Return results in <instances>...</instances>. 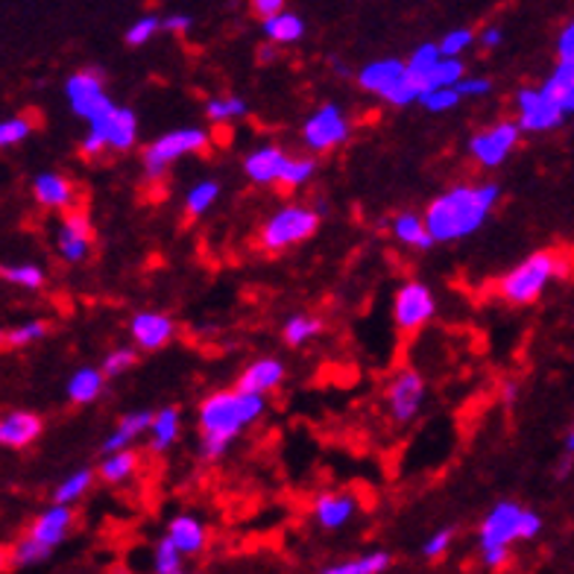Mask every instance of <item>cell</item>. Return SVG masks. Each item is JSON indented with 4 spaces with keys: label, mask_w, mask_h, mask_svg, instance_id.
Listing matches in <instances>:
<instances>
[{
    "label": "cell",
    "mask_w": 574,
    "mask_h": 574,
    "mask_svg": "<svg viewBox=\"0 0 574 574\" xmlns=\"http://www.w3.org/2000/svg\"><path fill=\"white\" fill-rule=\"evenodd\" d=\"M502 197L493 182L484 185H455L425 208V226L434 241H463L486 223V217Z\"/></svg>",
    "instance_id": "obj_1"
},
{
    "label": "cell",
    "mask_w": 574,
    "mask_h": 574,
    "mask_svg": "<svg viewBox=\"0 0 574 574\" xmlns=\"http://www.w3.org/2000/svg\"><path fill=\"white\" fill-rule=\"evenodd\" d=\"M267 411L264 395L241 393V390H217L199 404V428H203V458H223L226 449L246 425Z\"/></svg>",
    "instance_id": "obj_2"
},
{
    "label": "cell",
    "mask_w": 574,
    "mask_h": 574,
    "mask_svg": "<svg viewBox=\"0 0 574 574\" xmlns=\"http://www.w3.org/2000/svg\"><path fill=\"white\" fill-rule=\"evenodd\" d=\"M565 269V261L556 252H533L521 261L519 267H513L498 285L504 302L510 306H530L533 299L542 297V290L554 276Z\"/></svg>",
    "instance_id": "obj_3"
},
{
    "label": "cell",
    "mask_w": 574,
    "mask_h": 574,
    "mask_svg": "<svg viewBox=\"0 0 574 574\" xmlns=\"http://www.w3.org/2000/svg\"><path fill=\"white\" fill-rule=\"evenodd\" d=\"M525 507L516 502H498L486 513L478 530V546H481V563L486 569H502L510 556V546L519 539V525Z\"/></svg>",
    "instance_id": "obj_4"
},
{
    "label": "cell",
    "mask_w": 574,
    "mask_h": 574,
    "mask_svg": "<svg viewBox=\"0 0 574 574\" xmlns=\"http://www.w3.org/2000/svg\"><path fill=\"white\" fill-rule=\"evenodd\" d=\"M320 229V211L308 206H285L261 226L259 243L267 252H282L287 246L308 241Z\"/></svg>",
    "instance_id": "obj_5"
},
{
    "label": "cell",
    "mask_w": 574,
    "mask_h": 574,
    "mask_svg": "<svg viewBox=\"0 0 574 574\" xmlns=\"http://www.w3.org/2000/svg\"><path fill=\"white\" fill-rule=\"evenodd\" d=\"M208 147V133L197 126H185V129H173V133L156 138L147 150H144V171L150 180H159L168 173L173 162H180L182 156L203 153Z\"/></svg>",
    "instance_id": "obj_6"
},
{
    "label": "cell",
    "mask_w": 574,
    "mask_h": 574,
    "mask_svg": "<svg viewBox=\"0 0 574 574\" xmlns=\"http://www.w3.org/2000/svg\"><path fill=\"white\" fill-rule=\"evenodd\" d=\"M360 89H367L369 94L384 97L393 106H407L422 97V91L416 89L407 77V65L399 59H381V62H369L364 71L358 73Z\"/></svg>",
    "instance_id": "obj_7"
},
{
    "label": "cell",
    "mask_w": 574,
    "mask_h": 574,
    "mask_svg": "<svg viewBox=\"0 0 574 574\" xmlns=\"http://www.w3.org/2000/svg\"><path fill=\"white\" fill-rule=\"evenodd\" d=\"M302 138H306L308 150L325 153V150H334V147L346 144V138H349V120H346V115L334 103H325L323 108H317L314 115L306 120Z\"/></svg>",
    "instance_id": "obj_8"
},
{
    "label": "cell",
    "mask_w": 574,
    "mask_h": 574,
    "mask_svg": "<svg viewBox=\"0 0 574 574\" xmlns=\"http://www.w3.org/2000/svg\"><path fill=\"white\" fill-rule=\"evenodd\" d=\"M437 311L434 294L428 285L422 282H407L395 290L393 299V320L402 332H416L422 325L428 323L431 317Z\"/></svg>",
    "instance_id": "obj_9"
},
{
    "label": "cell",
    "mask_w": 574,
    "mask_h": 574,
    "mask_svg": "<svg viewBox=\"0 0 574 574\" xmlns=\"http://www.w3.org/2000/svg\"><path fill=\"white\" fill-rule=\"evenodd\" d=\"M65 97H68V103H71L73 115L85 117L89 124L112 106V100L106 97L103 80H100L97 71L71 73L68 82H65Z\"/></svg>",
    "instance_id": "obj_10"
},
{
    "label": "cell",
    "mask_w": 574,
    "mask_h": 574,
    "mask_svg": "<svg viewBox=\"0 0 574 574\" xmlns=\"http://www.w3.org/2000/svg\"><path fill=\"white\" fill-rule=\"evenodd\" d=\"M519 135H521L519 124L502 120V124L490 126L486 133L472 135V138H469V150H472V156H475L484 168H498V164L516 150Z\"/></svg>",
    "instance_id": "obj_11"
},
{
    "label": "cell",
    "mask_w": 574,
    "mask_h": 574,
    "mask_svg": "<svg viewBox=\"0 0 574 574\" xmlns=\"http://www.w3.org/2000/svg\"><path fill=\"white\" fill-rule=\"evenodd\" d=\"M516 108H519L521 133H548L563 124V112L554 100L548 97L542 89H521L516 94Z\"/></svg>",
    "instance_id": "obj_12"
},
{
    "label": "cell",
    "mask_w": 574,
    "mask_h": 574,
    "mask_svg": "<svg viewBox=\"0 0 574 574\" xmlns=\"http://www.w3.org/2000/svg\"><path fill=\"white\" fill-rule=\"evenodd\" d=\"M422 399H425V381H422L413 369H402V372L387 384L390 416H393L399 425H407V422L420 413Z\"/></svg>",
    "instance_id": "obj_13"
},
{
    "label": "cell",
    "mask_w": 574,
    "mask_h": 574,
    "mask_svg": "<svg viewBox=\"0 0 574 574\" xmlns=\"http://www.w3.org/2000/svg\"><path fill=\"white\" fill-rule=\"evenodd\" d=\"M89 129L103 135L112 150H129L138 138V117L133 108H120L112 103L103 115L91 120Z\"/></svg>",
    "instance_id": "obj_14"
},
{
    "label": "cell",
    "mask_w": 574,
    "mask_h": 574,
    "mask_svg": "<svg viewBox=\"0 0 574 574\" xmlns=\"http://www.w3.org/2000/svg\"><path fill=\"white\" fill-rule=\"evenodd\" d=\"M173 332L176 325L168 314H159V311H138V314L129 320V334L138 349L144 352H156L168 346L173 341Z\"/></svg>",
    "instance_id": "obj_15"
},
{
    "label": "cell",
    "mask_w": 574,
    "mask_h": 574,
    "mask_svg": "<svg viewBox=\"0 0 574 574\" xmlns=\"http://www.w3.org/2000/svg\"><path fill=\"white\" fill-rule=\"evenodd\" d=\"M71 525H73L71 507H68V504H54V507H47V510H42L36 519H33L27 537H33L36 542H42V546L54 551V548L62 546L65 537L71 533Z\"/></svg>",
    "instance_id": "obj_16"
},
{
    "label": "cell",
    "mask_w": 574,
    "mask_h": 574,
    "mask_svg": "<svg viewBox=\"0 0 574 574\" xmlns=\"http://www.w3.org/2000/svg\"><path fill=\"white\" fill-rule=\"evenodd\" d=\"M56 250L68 264H80L89 259L91 223L85 215H68L56 232Z\"/></svg>",
    "instance_id": "obj_17"
},
{
    "label": "cell",
    "mask_w": 574,
    "mask_h": 574,
    "mask_svg": "<svg viewBox=\"0 0 574 574\" xmlns=\"http://www.w3.org/2000/svg\"><path fill=\"white\" fill-rule=\"evenodd\" d=\"M282 381H285V364L276 358H259L243 369L234 390L252 395H267L269 390H276Z\"/></svg>",
    "instance_id": "obj_18"
},
{
    "label": "cell",
    "mask_w": 574,
    "mask_h": 574,
    "mask_svg": "<svg viewBox=\"0 0 574 574\" xmlns=\"http://www.w3.org/2000/svg\"><path fill=\"white\" fill-rule=\"evenodd\" d=\"M355 510L358 502L349 493H320L314 498V519L323 530H341L343 525H349Z\"/></svg>",
    "instance_id": "obj_19"
},
{
    "label": "cell",
    "mask_w": 574,
    "mask_h": 574,
    "mask_svg": "<svg viewBox=\"0 0 574 574\" xmlns=\"http://www.w3.org/2000/svg\"><path fill=\"white\" fill-rule=\"evenodd\" d=\"M42 434V420L30 411H12L0 420V446L7 449H24Z\"/></svg>",
    "instance_id": "obj_20"
},
{
    "label": "cell",
    "mask_w": 574,
    "mask_h": 574,
    "mask_svg": "<svg viewBox=\"0 0 574 574\" xmlns=\"http://www.w3.org/2000/svg\"><path fill=\"white\" fill-rule=\"evenodd\" d=\"M168 539L173 546L180 548L182 556H197L208 542V530L203 525V519L191 516V513H180L173 516L171 525H168Z\"/></svg>",
    "instance_id": "obj_21"
},
{
    "label": "cell",
    "mask_w": 574,
    "mask_h": 574,
    "mask_svg": "<svg viewBox=\"0 0 574 574\" xmlns=\"http://www.w3.org/2000/svg\"><path fill=\"white\" fill-rule=\"evenodd\" d=\"M287 156L278 150V147H259V150H252L246 159H243V173L250 176L255 185H273L278 182L282 171H285Z\"/></svg>",
    "instance_id": "obj_22"
},
{
    "label": "cell",
    "mask_w": 574,
    "mask_h": 574,
    "mask_svg": "<svg viewBox=\"0 0 574 574\" xmlns=\"http://www.w3.org/2000/svg\"><path fill=\"white\" fill-rule=\"evenodd\" d=\"M153 420L156 413L150 411H133L126 413L124 420L117 422V428L108 434L106 440H103V451L106 455H117V451H126L129 449V443L135 440V437H141L144 431L153 428Z\"/></svg>",
    "instance_id": "obj_23"
},
{
    "label": "cell",
    "mask_w": 574,
    "mask_h": 574,
    "mask_svg": "<svg viewBox=\"0 0 574 574\" xmlns=\"http://www.w3.org/2000/svg\"><path fill=\"white\" fill-rule=\"evenodd\" d=\"M33 197L45 208H68L73 203V185L59 173H38L33 180Z\"/></svg>",
    "instance_id": "obj_24"
},
{
    "label": "cell",
    "mask_w": 574,
    "mask_h": 574,
    "mask_svg": "<svg viewBox=\"0 0 574 574\" xmlns=\"http://www.w3.org/2000/svg\"><path fill=\"white\" fill-rule=\"evenodd\" d=\"M393 234H395V241L407 243V246H416V250H431V246L437 243L434 238H431L428 226H425V217L413 215V211H402V215H395Z\"/></svg>",
    "instance_id": "obj_25"
},
{
    "label": "cell",
    "mask_w": 574,
    "mask_h": 574,
    "mask_svg": "<svg viewBox=\"0 0 574 574\" xmlns=\"http://www.w3.org/2000/svg\"><path fill=\"white\" fill-rule=\"evenodd\" d=\"M65 390H68V399H71L73 404H91L103 393V372L94 367H80L68 378V387H65Z\"/></svg>",
    "instance_id": "obj_26"
},
{
    "label": "cell",
    "mask_w": 574,
    "mask_h": 574,
    "mask_svg": "<svg viewBox=\"0 0 574 574\" xmlns=\"http://www.w3.org/2000/svg\"><path fill=\"white\" fill-rule=\"evenodd\" d=\"M440 62H443L440 45L416 47L411 59H407V77H411V82L416 85V89L425 91L428 89L431 73H434V68H437Z\"/></svg>",
    "instance_id": "obj_27"
},
{
    "label": "cell",
    "mask_w": 574,
    "mask_h": 574,
    "mask_svg": "<svg viewBox=\"0 0 574 574\" xmlns=\"http://www.w3.org/2000/svg\"><path fill=\"white\" fill-rule=\"evenodd\" d=\"M390 569V554L387 551H369V554L352 556L343 563L325 565L320 574H381Z\"/></svg>",
    "instance_id": "obj_28"
},
{
    "label": "cell",
    "mask_w": 574,
    "mask_h": 574,
    "mask_svg": "<svg viewBox=\"0 0 574 574\" xmlns=\"http://www.w3.org/2000/svg\"><path fill=\"white\" fill-rule=\"evenodd\" d=\"M542 91H546L548 97L554 100L565 117L574 115V73L569 71L565 65H556V71L548 77L546 85H542Z\"/></svg>",
    "instance_id": "obj_29"
},
{
    "label": "cell",
    "mask_w": 574,
    "mask_h": 574,
    "mask_svg": "<svg viewBox=\"0 0 574 574\" xmlns=\"http://www.w3.org/2000/svg\"><path fill=\"white\" fill-rule=\"evenodd\" d=\"M176 440H180V411L176 407H162V411L156 413L153 428H150V446L162 455Z\"/></svg>",
    "instance_id": "obj_30"
},
{
    "label": "cell",
    "mask_w": 574,
    "mask_h": 574,
    "mask_svg": "<svg viewBox=\"0 0 574 574\" xmlns=\"http://www.w3.org/2000/svg\"><path fill=\"white\" fill-rule=\"evenodd\" d=\"M264 36L269 42H276V45H294V42L306 36V24L294 12H282V15H273V19L264 21Z\"/></svg>",
    "instance_id": "obj_31"
},
{
    "label": "cell",
    "mask_w": 574,
    "mask_h": 574,
    "mask_svg": "<svg viewBox=\"0 0 574 574\" xmlns=\"http://www.w3.org/2000/svg\"><path fill=\"white\" fill-rule=\"evenodd\" d=\"M91 481H94V472L91 469H77L71 475L65 478L62 484L54 490V504H68L71 507L73 502H80L82 495L91 490Z\"/></svg>",
    "instance_id": "obj_32"
},
{
    "label": "cell",
    "mask_w": 574,
    "mask_h": 574,
    "mask_svg": "<svg viewBox=\"0 0 574 574\" xmlns=\"http://www.w3.org/2000/svg\"><path fill=\"white\" fill-rule=\"evenodd\" d=\"M135 467H138V458H135V451H117V455H108L103 463H100V478L108 481V484H124L126 478H133Z\"/></svg>",
    "instance_id": "obj_33"
},
{
    "label": "cell",
    "mask_w": 574,
    "mask_h": 574,
    "mask_svg": "<svg viewBox=\"0 0 574 574\" xmlns=\"http://www.w3.org/2000/svg\"><path fill=\"white\" fill-rule=\"evenodd\" d=\"M50 554H54V551L42 546V542H36L33 537H21L19 542L10 548V565L12 569H30V565L45 563Z\"/></svg>",
    "instance_id": "obj_34"
},
{
    "label": "cell",
    "mask_w": 574,
    "mask_h": 574,
    "mask_svg": "<svg viewBox=\"0 0 574 574\" xmlns=\"http://www.w3.org/2000/svg\"><path fill=\"white\" fill-rule=\"evenodd\" d=\"M320 329H323V323H320L317 317L297 314L287 320L285 329H282V334H285L287 346H306L308 341H314L317 334H320Z\"/></svg>",
    "instance_id": "obj_35"
},
{
    "label": "cell",
    "mask_w": 574,
    "mask_h": 574,
    "mask_svg": "<svg viewBox=\"0 0 574 574\" xmlns=\"http://www.w3.org/2000/svg\"><path fill=\"white\" fill-rule=\"evenodd\" d=\"M217 197H220V185H217V182H197V185L188 191V197H185V211H188V217H203L208 208L215 206Z\"/></svg>",
    "instance_id": "obj_36"
},
{
    "label": "cell",
    "mask_w": 574,
    "mask_h": 574,
    "mask_svg": "<svg viewBox=\"0 0 574 574\" xmlns=\"http://www.w3.org/2000/svg\"><path fill=\"white\" fill-rule=\"evenodd\" d=\"M314 171H317L314 159L287 156V164H285V171H282V176H278V185H285V188H302L306 182H311Z\"/></svg>",
    "instance_id": "obj_37"
},
{
    "label": "cell",
    "mask_w": 574,
    "mask_h": 574,
    "mask_svg": "<svg viewBox=\"0 0 574 574\" xmlns=\"http://www.w3.org/2000/svg\"><path fill=\"white\" fill-rule=\"evenodd\" d=\"M50 332V325L45 320H30V323H21L15 329H7L3 332V343L12 346V349H21V346H30V343L42 341Z\"/></svg>",
    "instance_id": "obj_38"
},
{
    "label": "cell",
    "mask_w": 574,
    "mask_h": 574,
    "mask_svg": "<svg viewBox=\"0 0 574 574\" xmlns=\"http://www.w3.org/2000/svg\"><path fill=\"white\" fill-rule=\"evenodd\" d=\"M3 282H10V285H19L24 290H38V287L45 285V269L38 267V264H7L3 267Z\"/></svg>",
    "instance_id": "obj_39"
},
{
    "label": "cell",
    "mask_w": 574,
    "mask_h": 574,
    "mask_svg": "<svg viewBox=\"0 0 574 574\" xmlns=\"http://www.w3.org/2000/svg\"><path fill=\"white\" fill-rule=\"evenodd\" d=\"M153 572L156 574H182V551L173 546L168 537L156 542Z\"/></svg>",
    "instance_id": "obj_40"
},
{
    "label": "cell",
    "mask_w": 574,
    "mask_h": 574,
    "mask_svg": "<svg viewBox=\"0 0 574 574\" xmlns=\"http://www.w3.org/2000/svg\"><path fill=\"white\" fill-rule=\"evenodd\" d=\"M246 115V103L241 97H215L206 103V117L211 124H226Z\"/></svg>",
    "instance_id": "obj_41"
},
{
    "label": "cell",
    "mask_w": 574,
    "mask_h": 574,
    "mask_svg": "<svg viewBox=\"0 0 574 574\" xmlns=\"http://www.w3.org/2000/svg\"><path fill=\"white\" fill-rule=\"evenodd\" d=\"M460 82H463V62H460V59H443V62L434 68V73H431L428 89L425 91L458 89Z\"/></svg>",
    "instance_id": "obj_42"
},
{
    "label": "cell",
    "mask_w": 574,
    "mask_h": 574,
    "mask_svg": "<svg viewBox=\"0 0 574 574\" xmlns=\"http://www.w3.org/2000/svg\"><path fill=\"white\" fill-rule=\"evenodd\" d=\"M420 103L428 108V112H449V108H455L460 103V94H458V89L422 91Z\"/></svg>",
    "instance_id": "obj_43"
},
{
    "label": "cell",
    "mask_w": 574,
    "mask_h": 574,
    "mask_svg": "<svg viewBox=\"0 0 574 574\" xmlns=\"http://www.w3.org/2000/svg\"><path fill=\"white\" fill-rule=\"evenodd\" d=\"M33 124H30L27 117H7L3 124H0V147H15L30 135Z\"/></svg>",
    "instance_id": "obj_44"
},
{
    "label": "cell",
    "mask_w": 574,
    "mask_h": 574,
    "mask_svg": "<svg viewBox=\"0 0 574 574\" xmlns=\"http://www.w3.org/2000/svg\"><path fill=\"white\" fill-rule=\"evenodd\" d=\"M159 27H162V21L156 19V15H144V19H138L133 27L126 30V45H133V47L147 45V42L156 36V30Z\"/></svg>",
    "instance_id": "obj_45"
},
{
    "label": "cell",
    "mask_w": 574,
    "mask_h": 574,
    "mask_svg": "<svg viewBox=\"0 0 574 574\" xmlns=\"http://www.w3.org/2000/svg\"><path fill=\"white\" fill-rule=\"evenodd\" d=\"M135 364V352L133 349H112L103 358V376L106 378H117V376H124L126 369L133 367Z\"/></svg>",
    "instance_id": "obj_46"
},
{
    "label": "cell",
    "mask_w": 574,
    "mask_h": 574,
    "mask_svg": "<svg viewBox=\"0 0 574 574\" xmlns=\"http://www.w3.org/2000/svg\"><path fill=\"white\" fill-rule=\"evenodd\" d=\"M472 30H451L449 36L440 42V54L443 59H458L469 45H472Z\"/></svg>",
    "instance_id": "obj_47"
},
{
    "label": "cell",
    "mask_w": 574,
    "mask_h": 574,
    "mask_svg": "<svg viewBox=\"0 0 574 574\" xmlns=\"http://www.w3.org/2000/svg\"><path fill=\"white\" fill-rule=\"evenodd\" d=\"M451 539H455V530H451V528L434 530V533L425 539V546H422V554L428 556V560H440V556H446V551L451 548Z\"/></svg>",
    "instance_id": "obj_48"
},
{
    "label": "cell",
    "mask_w": 574,
    "mask_h": 574,
    "mask_svg": "<svg viewBox=\"0 0 574 574\" xmlns=\"http://www.w3.org/2000/svg\"><path fill=\"white\" fill-rule=\"evenodd\" d=\"M539 530H542V516L533 510H525L521 513V525H519V539H537Z\"/></svg>",
    "instance_id": "obj_49"
},
{
    "label": "cell",
    "mask_w": 574,
    "mask_h": 574,
    "mask_svg": "<svg viewBox=\"0 0 574 574\" xmlns=\"http://www.w3.org/2000/svg\"><path fill=\"white\" fill-rule=\"evenodd\" d=\"M493 91V82L484 80V77H478V80H463L458 85L460 97H484Z\"/></svg>",
    "instance_id": "obj_50"
},
{
    "label": "cell",
    "mask_w": 574,
    "mask_h": 574,
    "mask_svg": "<svg viewBox=\"0 0 574 574\" xmlns=\"http://www.w3.org/2000/svg\"><path fill=\"white\" fill-rule=\"evenodd\" d=\"M556 54H560V62L574 59V21L560 33V38H556Z\"/></svg>",
    "instance_id": "obj_51"
},
{
    "label": "cell",
    "mask_w": 574,
    "mask_h": 574,
    "mask_svg": "<svg viewBox=\"0 0 574 574\" xmlns=\"http://www.w3.org/2000/svg\"><path fill=\"white\" fill-rule=\"evenodd\" d=\"M252 10L259 12L261 19L267 21V19H273V15H282V10H285V0H252Z\"/></svg>",
    "instance_id": "obj_52"
},
{
    "label": "cell",
    "mask_w": 574,
    "mask_h": 574,
    "mask_svg": "<svg viewBox=\"0 0 574 574\" xmlns=\"http://www.w3.org/2000/svg\"><path fill=\"white\" fill-rule=\"evenodd\" d=\"M162 27L171 30V33H185L191 27V19L188 15H171V19L162 21Z\"/></svg>",
    "instance_id": "obj_53"
},
{
    "label": "cell",
    "mask_w": 574,
    "mask_h": 574,
    "mask_svg": "<svg viewBox=\"0 0 574 574\" xmlns=\"http://www.w3.org/2000/svg\"><path fill=\"white\" fill-rule=\"evenodd\" d=\"M481 45H484V47H498V45H502V30H498V27H486L484 33H481Z\"/></svg>",
    "instance_id": "obj_54"
},
{
    "label": "cell",
    "mask_w": 574,
    "mask_h": 574,
    "mask_svg": "<svg viewBox=\"0 0 574 574\" xmlns=\"http://www.w3.org/2000/svg\"><path fill=\"white\" fill-rule=\"evenodd\" d=\"M565 451L574 455V425H572V431H569V437H565Z\"/></svg>",
    "instance_id": "obj_55"
},
{
    "label": "cell",
    "mask_w": 574,
    "mask_h": 574,
    "mask_svg": "<svg viewBox=\"0 0 574 574\" xmlns=\"http://www.w3.org/2000/svg\"><path fill=\"white\" fill-rule=\"evenodd\" d=\"M504 399H507V402H513V399H516V387H513V384L504 387Z\"/></svg>",
    "instance_id": "obj_56"
},
{
    "label": "cell",
    "mask_w": 574,
    "mask_h": 574,
    "mask_svg": "<svg viewBox=\"0 0 574 574\" xmlns=\"http://www.w3.org/2000/svg\"><path fill=\"white\" fill-rule=\"evenodd\" d=\"M560 65H565V68H569V71L574 73V59H569V62H560Z\"/></svg>",
    "instance_id": "obj_57"
},
{
    "label": "cell",
    "mask_w": 574,
    "mask_h": 574,
    "mask_svg": "<svg viewBox=\"0 0 574 574\" xmlns=\"http://www.w3.org/2000/svg\"><path fill=\"white\" fill-rule=\"evenodd\" d=\"M182 574H188V572H182Z\"/></svg>",
    "instance_id": "obj_58"
}]
</instances>
